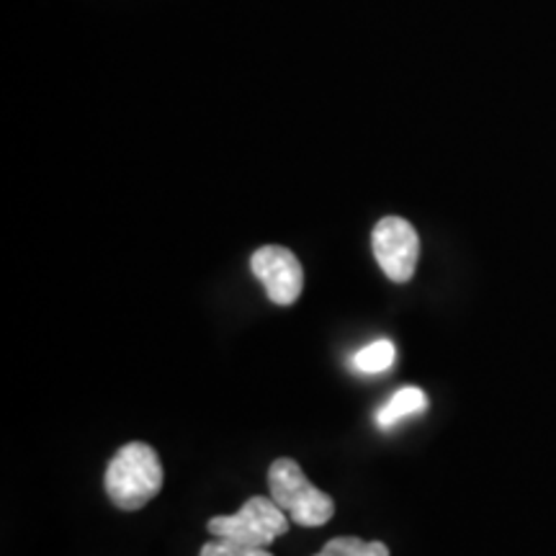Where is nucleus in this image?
<instances>
[{
  "label": "nucleus",
  "mask_w": 556,
  "mask_h": 556,
  "mask_svg": "<svg viewBox=\"0 0 556 556\" xmlns=\"http://www.w3.org/2000/svg\"><path fill=\"white\" fill-rule=\"evenodd\" d=\"M103 484L111 503L122 510L144 507L163 486V464L157 451L142 441L122 446L109 462Z\"/></svg>",
  "instance_id": "obj_1"
},
{
  "label": "nucleus",
  "mask_w": 556,
  "mask_h": 556,
  "mask_svg": "<svg viewBox=\"0 0 556 556\" xmlns=\"http://www.w3.org/2000/svg\"><path fill=\"white\" fill-rule=\"evenodd\" d=\"M270 497L294 523L304 528L325 526L336 516V503L328 492L317 490L294 458H276L268 469Z\"/></svg>",
  "instance_id": "obj_2"
},
{
  "label": "nucleus",
  "mask_w": 556,
  "mask_h": 556,
  "mask_svg": "<svg viewBox=\"0 0 556 556\" xmlns=\"http://www.w3.org/2000/svg\"><path fill=\"white\" fill-rule=\"evenodd\" d=\"M289 531L287 510L274 497H250L235 516H217L208 520V533L217 539L242 541L250 546H270Z\"/></svg>",
  "instance_id": "obj_3"
},
{
  "label": "nucleus",
  "mask_w": 556,
  "mask_h": 556,
  "mask_svg": "<svg viewBox=\"0 0 556 556\" xmlns=\"http://www.w3.org/2000/svg\"><path fill=\"white\" fill-rule=\"evenodd\" d=\"M374 258L389 281L407 283L415 276L420 258V238L417 229L402 217H384L371 232Z\"/></svg>",
  "instance_id": "obj_4"
},
{
  "label": "nucleus",
  "mask_w": 556,
  "mask_h": 556,
  "mask_svg": "<svg viewBox=\"0 0 556 556\" xmlns=\"http://www.w3.org/2000/svg\"><path fill=\"white\" fill-rule=\"evenodd\" d=\"M250 268H253V276L266 287L270 302L278 304V307H289L302 296L304 270L289 248H258L250 258Z\"/></svg>",
  "instance_id": "obj_5"
},
{
  "label": "nucleus",
  "mask_w": 556,
  "mask_h": 556,
  "mask_svg": "<svg viewBox=\"0 0 556 556\" xmlns=\"http://www.w3.org/2000/svg\"><path fill=\"white\" fill-rule=\"evenodd\" d=\"M428 409V394L417 387H405L400 392L392 394V400L379 409L377 422L381 428H392L394 422L405 420L409 415L426 413Z\"/></svg>",
  "instance_id": "obj_6"
},
{
  "label": "nucleus",
  "mask_w": 556,
  "mask_h": 556,
  "mask_svg": "<svg viewBox=\"0 0 556 556\" xmlns=\"http://www.w3.org/2000/svg\"><path fill=\"white\" fill-rule=\"evenodd\" d=\"M394 356H397V351H394L392 340L381 338L374 340L371 345L361 348L356 358H353V366H356L361 374H381L394 364Z\"/></svg>",
  "instance_id": "obj_7"
},
{
  "label": "nucleus",
  "mask_w": 556,
  "mask_h": 556,
  "mask_svg": "<svg viewBox=\"0 0 556 556\" xmlns=\"http://www.w3.org/2000/svg\"><path fill=\"white\" fill-rule=\"evenodd\" d=\"M315 556H389V548L381 541H361L356 536L332 539Z\"/></svg>",
  "instance_id": "obj_8"
},
{
  "label": "nucleus",
  "mask_w": 556,
  "mask_h": 556,
  "mask_svg": "<svg viewBox=\"0 0 556 556\" xmlns=\"http://www.w3.org/2000/svg\"><path fill=\"white\" fill-rule=\"evenodd\" d=\"M199 556H274V554L263 546H250L232 539H217L204 544Z\"/></svg>",
  "instance_id": "obj_9"
}]
</instances>
